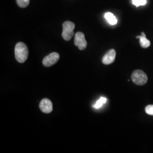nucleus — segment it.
<instances>
[{
    "label": "nucleus",
    "mask_w": 153,
    "mask_h": 153,
    "mask_svg": "<svg viewBox=\"0 0 153 153\" xmlns=\"http://www.w3.org/2000/svg\"><path fill=\"white\" fill-rule=\"evenodd\" d=\"M28 50L26 44L22 42H19L15 47V57L18 62L23 63L27 59Z\"/></svg>",
    "instance_id": "nucleus-1"
},
{
    "label": "nucleus",
    "mask_w": 153,
    "mask_h": 153,
    "mask_svg": "<svg viewBox=\"0 0 153 153\" xmlns=\"http://www.w3.org/2000/svg\"><path fill=\"white\" fill-rule=\"evenodd\" d=\"M75 24L71 21H66L62 25V36L66 41H69L74 35Z\"/></svg>",
    "instance_id": "nucleus-2"
},
{
    "label": "nucleus",
    "mask_w": 153,
    "mask_h": 153,
    "mask_svg": "<svg viewBox=\"0 0 153 153\" xmlns=\"http://www.w3.org/2000/svg\"><path fill=\"white\" fill-rule=\"evenodd\" d=\"M131 80L137 85H143L148 81V76L145 73L141 70H136L133 72Z\"/></svg>",
    "instance_id": "nucleus-3"
},
{
    "label": "nucleus",
    "mask_w": 153,
    "mask_h": 153,
    "mask_svg": "<svg viewBox=\"0 0 153 153\" xmlns=\"http://www.w3.org/2000/svg\"><path fill=\"white\" fill-rule=\"evenodd\" d=\"M74 45L78 47L79 50L83 51L86 49L88 43L85 39V36L83 33L78 32L76 33L74 39Z\"/></svg>",
    "instance_id": "nucleus-4"
},
{
    "label": "nucleus",
    "mask_w": 153,
    "mask_h": 153,
    "mask_svg": "<svg viewBox=\"0 0 153 153\" xmlns=\"http://www.w3.org/2000/svg\"><path fill=\"white\" fill-rule=\"evenodd\" d=\"M60 59V55L57 52H52L44 57L43 64L45 67H50L55 64Z\"/></svg>",
    "instance_id": "nucleus-5"
},
{
    "label": "nucleus",
    "mask_w": 153,
    "mask_h": 153,
    "mask_svg": "<svg viewBox=\"0 0 153 153\" xmlns=\"http://www.w3.org/2000/svg\"><path fill=\"white\" fill-rule=\"evenodd\" d=\"M39 108L45 114H49L53 110V104L49 99L44 98L40 101Z\"/></svg>",
    "instance_id": "nucleus-6"
},
{
    "label": "nucleus",
    "mask_w": 153,
    "mask_h": 153,
    "mask_svg": "<svg viewBox=\"0 0 153 153\" xmlns=\"http://www.w3.org/2000/svg\"><path fill=\"white\" fill-rule=\"evenodd\" d=\"M116 51L114 49H111L104 55L102 59V62L104 65H109L115 61Z\"/></svg>",
    "instance_id": "nucleus-7"
},
{
    "label": "nucleus",
    "mask_w": 153,
    "mask_h": 153,
    "mask_svg": "<svg viewBox=\"0 0 153 153\" xmlns=\"http://www.w3.org/2000/svg\"><path fill=\"white\" fill-rule=\"evenodd\" d=\"M104 16H105V18L106 19V20L111 25H115L117 22V20L116 18L111 13H105V15H104Z\"/></svg>",
    "instance_id": "nucleus-8"
},
{
    "label": "nucleus",
    "mask_w": 153,
    "mask_h": 153,
    "mask_svg": "<svg viewBox=\"0 0 153 153\" xmlns=\"http://www.w3.org/2000/svg\"><path fill=\"white\" fill-rule=\"evenodd\" d=\"M137 39H140V43L141 46L143 48H148L150 45V41L146 39V36H137Z\"/></svg>",
    "instance_id": "nucleus-9"
},
{
    "label": "nucleus",
    "mask_w": 153,
    "mask_h": 153,
    "mask_svg": "<svg viewBox=\"0 0 153 153\" xmlns=\"http://www.w3.org/2000/svg\"><path fill=\"white\" fill-rule=\"evenodd\" d=\"M107 99L104 97H101L96 102V103L93 105L94 108L96 109L100 108L103 104H105L107 102Z\"/></svg>",
    "instance_id": "nucleus-10"
},
{
    "label": "nucleus",
    "mask_w": 153,
    "mask_h": 153,
    "mask_svg": "<svg viewBox=\"0 0 153 153\" xmlns=\"http://www.w3.org/2000/svg\"><path fill=\"white\" fill-rule=\"evenodd\" d=\"M16 2L19 7L24 8L29 5L30 0H16Z\"/></svg>",
    "instance_id": "nucleus-11"
},
{
    "label": "nucleus",
    "mask_w": 153,
    "mask_h": 153,
    "mask_svg": "<svg viewBox=\"0 0 153 153\" xmlns=\"http://www.w3.org/2000/svg\"><path fill=\"white\" fill-rule=\"evenodd\" d=\"M133 4L138 7L139 6L145 5L146 4V0H132Z\"/></svg>",
    "instance_id": "nucleus-12"
},
{
    "label": "nucleus",
    "mask_w": 153,
    "mask_h": 153,
    "mask_svg": "<svg viewBox=\"0 0 153 153\" xmlns=\"http://www.w3.org/2000/svg\"><path fill=\"white\" fill-rule=\"evenodd\" d=\"M146 113L149 115L153 116V105H149L145 108Z\"/></svg>",
    "instance_id": "nucleus-13"
},
{
    "label": "nucleus",
    "mask_w": 153,
    "mask_h": 153,
    "mask_svg": "<svg viewBox=\"0 0 153 153\" xmlns=\"http://www.w3.org/2000/svg\"><path fill=\"white\" fill-rule=\"evenodd\" d=\"M142 36H146V35L144 33H142Z\"/></svg>",
    "instance_id": "nucleus-14"
}]
</instances>
